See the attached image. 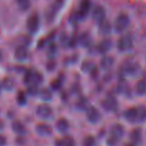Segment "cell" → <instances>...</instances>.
<instances>
[{
	"instance_id": "1",
	"label": "cell",
	"mask_w": 146,
	"mask_h": 146,
	"mask_svg": "<svg viewBox=\"0 0 146 146\" xmlns=\"http://www.w3.org/2000/svg\"><path fill=\"white\" fill-rule=\"evenodd\" d=\"M64 0H54L51 5L48 7L45 13L46 20L48 23H52L56 17L63 8Z\"/></svg>"
},
{
	"instance_id": "2",
	"label": "cell",
	"mask_w": 146,
	"mask_h": 146,
	"mask_svg": "<svg viewBox=\"0 0 146 146\" xmlns=\"http://www.w3.org/2000/svg\"><path fill=\"white\" fill-rule=\"evenodd\" d=\"M130 17L128 14L125 12H121L114 21L113 28L115 32L122 33L125 31L130 24Z\"/></svg>"
},
{
	"instance_id": "3",
	"label": "cell",
	"mask_w": 146,
	"mask_h": 146,
	"mask_svg": "<svg viewBox=\"0 0 146 146\" xmlns=\"http://www.w3.org/2000/svg\"><path fill=\"white\" fill-rule=\"evenodd\" d=\"M139 64L135 61L128 60L121 66L119 72V78L125 77V75H133L139 70Z\"/></svg>"
},
{
	"instance_id": "4",
	"label": "cell",
	"mask_w": 146,
	"mask_h": 146,
	"mask_svg": "<svg viewBox=\"0 0 146 146\" xmlns=\"http://www.w3.org/2000/svg\"><path fill=\"white\" fill-rule=\"evenodd\" d=\"M133 46V38L130 34H124L117 42V48L119 52H124L131 50Z\"/></svg>"
},
{
	"instance_id": "5",
	"label": "cell",
	"mask_w": 146,
	"mask_h": 146,
	"mask_svg": "<svg viewBox=\"0 0 146 146\" xmlns=\"http://www.w3.org/2000/svg\"><path fill=\"white\" fill-rule=\"evenodd\" d=\"M40 27V17L37 12H33L27 20V29L31 34H35Z\"/></svg>"
},
{
	"instance_id": "6",
	"label": "cell",
	"mask_w": 146,
	"mask_h": 146,
	"mask_svg": "<svg viewBox=\"0 0 146 146\" xmlns=\"http://www.w3.org/2000/svg\"><path fill=\"white\" fill-rule=\"evenodd\" d=\"M101 106L106 112H115L118 109V100L115 96L110 94L101 102Z\"/></svg>"
},
{
	"instance_id": "7",
	"label": "cell",
	"mask_w": 146,
	"mask_h": 146,
	"mask_svg": "<svg viewBox=\"0 0 146 146\" xmlns=\"http://www.w3.org/2000/svg\"><path fill=\"white\" fill-rule=\"evenodd\" d=\"M36 114L43 120H48L53 116V109L49 104L43 103L37 106L36 109Z\"/></svg>"
},
{
	"instance_id": "8",
	"label": "cell",
	"mask_w": 146,
	"mask_h": 146,
	"mask_svg": "<svg viewBox=\"0 0 146 146\" xmlns=\"http://www.w3.org/2000/svg\"><path fill=\"white\" fill-rule=\"evenodd\" d=\"M86 116L90 123L96 124L101 120V114L99 110L94 106H89L86 110Z\"/></svg>"
},
{
	"instance_id": "9",
	"label": "cell",
	"mask_w": 146,
	"mask_h": 146,
	"mask_svg": "<svg viewBox=\"0 0 146 146\" xmlns=\"http://www.w3.org/2000/svg\"><path fill=\"white\" fill-rule=\"evenodd\" d=\"M91 8V0H81L78 7V10L76 11L78 17L80 19L84 20L86 17L89 14L90 10Z\"/></svg>"
},
{
	"instance_id": "10",
	"label": "cell",
	"mask_w": 146,
	"mask_h": 146,
	"mask_svg": "<svg viewBox=\"0 0 146 146\" xmlns=\"http://www.w3.org/2000/svg\"><path fill=\"white\" fill-rule=\"evenodd\" d=\"M106 12L105 9L102 6H97L93 10L92 19L94 22L96 23L97 24H99L103 21L106 19Z\"/></svg>"
},
{
	"instance_id": "11",
	"label": "cell",
	"mask_w": 146,
	"mask_h": 146,
	"mask_svg": "<svg viewBox=\"0 0 146 146\" xmlns=\"http://www.w3.org/2000/svg\"><path fill=\"white\" fill-rule=\"evenodd\" d=\"M35 130L37 134L42 137H48L53 133L52 127L46 123H38L36 126Z\"/></svg>"
},
{
	"instance_id": "12",
	"label": "cell",
	"mask_w": 146,
	"mask_h": 146,
	"mask_svg": "<svg viewBox=\"0 0 146 146\" xmlns=\"http://www.w3.org/2000/svg\"><path fill=\"white\" fill-rule=\"evenodd\" d=\"M113 42L110 39H104L101 40L97 44L96 50L100 54H106L108 52L112 47Z\"/></svg>"
},
{
	"instance_id": "13",
	"label": "cell",
	"mask_w": 146,
	"mask_h": 146,
	"mask_svg": "<svg viewBox=\"0 0 146 146\" xmlns=\"http://www.w3.org/2000/svg\"><path fill=\"white\" fill-rule=\"evenodd\" d=\"M125 120L131 123H138V113L136 107H129L126 109L123 113Z\"/></svg>"
},
{
	"instance_id": "14",
	"label": "cell",
	"mask_w": 146,
	"mask_h": 146,
	"mask_svg": "<svg viewBox=\"0 0 146 146\" xmlns=\"http://www.w3.org/2000/svg\"><path fill=\"white\" fill-rule=\"evenodd\" d=\"M124 133H125L124 127L120 123H115L113 125L110 130V135L118 139V140L122 138L123 136L124 135Z\"/></svg>"
},
{
	"instance_id": "15",
	"label": "cell",
	"mask_w": 146,
	"mask_h": 146,
	"mask_svg": "<svg viewBox=\"0 0 146 146\" xmlns=\"http://www.w3.org/2000/svg\"><path fill=\"white\" fill-rule=\"evenodd\" d=\"M78 44L83 47H89L92 44V37L88 31H84L78 35Z\"/></svg>"
},
{
	"instance_id": "16",
	"label": "cell",
	"mask_w": 146,
	"mask_h": 146,
	"mask_svg": "<svg viewBox=\"0 0 146 146\" xmlns=\"http://www.w3.org/2000/svg\"><path fill=\"white\" fill-rule=\"evenodd\" d=\"M29 55V51L27 47L24 45H20L17 47L14 52V57L19 62H23L27 60Z\"/></svg>"
},
{
	"instance_id": "17",
	"label": "cell",
	"mask_w": 146,
	"mask_h": 146,
	"mask_svg": "<svg viewBox=\"0 0 146 146\" xmlns=\"http://www.w3.org/2000/svg\"><path fill=\"white\" fill-rule=\"evenodd\" d=\"M117 90L118 92L125 94L126 96L131 95V88H130L126 80L124 77L119 78L118 86H117Z\"/></svg>"
},
{
	"instance_id": "18",
	"label": "cell",
	"mask_w": 146,
	"mask_h": 146,
	"mask_svg": "<svg viewBox=\"0 0 146 146\" xmlns=\"http://www.w3.org/2000/svg\"><path fill=\"white\" fill-rule=\"evenodd\" d=\"M70 123L67 119L61 117L56 123V128L60 133H65L69 130Z\"/></svg>"
},
{
	"instance_id": "19",
	"label": "cell",
	"mask_w": 146,
	"mask_h": 146,
	"mask_svg": "<svg viewBox=\"0 0 146 146\" xmlns=\"http://www.w3.org/2000/svg\"><path fill=\"white\" fill-rule=\"evenodd\" d=\"M115 60L110 55H105L100 61V67L104 70H108L113 66Z\"/></svg>"
},
{
	"instance_id": "20",
	"label": "cell",
	"mask_w": 146,
	"mask_h": 146,
	"mask_svg": "<svg viewBox=\"0 0 146 146\" xmlns=\"http://www.w3.org/2000/svg\"><path fill=\"white\" fill-rule=\"evenodd\" d=\"M11 129L13 131L19 135H23L26 133L27 130H26V127L24 125L21 123L19 120H14L12 123H11Z\"/></svg>"
},
{
	"instance_id": "21",
	"label": "cell",
	"mask_w": 146,
	"mask_h": 146,
	"mask_svg": "<svg viewBox=\"0 0 146 146\" xmlns=\"http://www.w3.org/2000/svg\"><path fill=\"white\" fill-rule=\"evenodd\" d=\"M111 30H112V25L108 19H105L98 24V31L103 35L109 34Z\"/></svg>"
},
{
	"instance_id": "22",
	"label": "cell",
	"mask_w": 146,
	"mask_h": 146,
	"mask_svg": "<svg viewBox=\"0 0 146 146\" xmlns=\"http://www.w3.org/2000/svg\"><path fill=\"white\" fill-rule=\"evenodd\" d=\"M76 109H78V110H81V111H84V110H86L88 109V107H89V100L86 97H84V96H81V97H78V100L76 102Z\"/></svg>"
},
{
	"instance_id": "23",
	"label": "cell",
	"mask_w": 146,
	"mask_h": 146,
	"mask_svg": "<svg viewBox=\"0 0 146 146\" xmlns=\"http://www.w3.org/2000/svg\"><path fill=\"white\" fill-rule=\"evenodd\" d=\"M130 138H131V143L135 145H138L141 143V139H142V133L141 130L138 127L134 128L130 133Z\"/></svg>"
},
{
	"instance_id": "24",
	"label": "cell",
	"mask_w": 146,
	"mask_h": 146,
	"mask_svg": "<svg viewBox=\"0 0 146 146\" xmlns=\"http://www.w3.org/2000/svg\"><path fill=\"white\" fill-rule=\"evenodd\" d=\"M52 90L48 88H42L39 90L38 96L40 99L44 102H49L52 100L53 94Z\"/></svg>"
},
{
	"instance_id": "25",
	"label": "cell",
	"mask_w": 146,
	"mask_h": 146,
	"mask_svg": "<svg viewBox=\"0 0 146 146\" xmlns=\"http://www.w3.org/2000/svg\"><path fill=\"white\" fill-rule=\"evenodd\" d=\"M1 87L6 91H11L14 87V82L13 79L9 77H4L1 82Z\"/></svg>"
},
{
	"instance_id": "26",
	"label": "cell",
	"mask_w": 146,
	"mask_h": 146,
	"mask_svg": "<svg viewBox=\"0 0 146 146\" xmlns=\"http://www.w3.org/2000/svg\"><path fill=\"white\" fill-rule=\"evenodd\" d=\"M43 80H44V77L41 74V73L33 70L32 75H31V84H34L36 85H38V84L42 83Z\"/></svg>"
},
{
	"instance_id": "27",
	"label": "cell",
	"mask_w": 146,
	"mask_h": 146,
	"mask_svg": "<svg viewBox=\"0 0 146 146\" xmlns=\"http://www.w3.org/2000/svg\"><path fill=\"white\" fill-rule=\"evenodd\" d=\"M138 113V123H143L146 120V107L138 105L136 107Z\"/></svg>"
},
{
	"instance_id": "28",
	"label": "cell",
	"mask_w": 146,
	"mask_h": 146,
	"mask_svg": "<svg viewBox=\"0 0 146 146\" xmlns=\"http://www.w3.org/2000/svg\"><path fill=\"white\" fill-rule=\"evenodd\" d=\"M135 92L139 95H143L146 92V81L141 80L137 82L135 85Z\"/></svg>"
},
{
	"instance_id": "29",
	"label": "cell",
	"mask_w": 146,
	"mask_h": 146,
	"mask_svg": "<svg viewBox=\"0 0 146 146\" xmlns=\"http://www.w3.org/2000/svg\"><path fill=\"white\" fill-rule=\"evenodd\" d=\"M63 80L64 79L62 77H58L53 80L50 84L51 90L52 91H58L61 90L63 85Z\"/></svg>"
},
{
	"instance_id": "30",
	"label": "cell",
	"mask_w": 146,
	"mask_h": 146,
	"mask_svg": "<svg viewBox=\"0 0 146 146\" xmlns=\"http://www.w3.org/2000/svg\"><path fill=\"white\" fill-rule=\"evenodd\" d=\"M57 53V45L54 42H51L47 49V55L49 59H54Z\"/></svg>"
},
{
	"instance_id": "31",
	"label": "cell",
	"mask_w": 146,
	"mask_h": 146,
	"mask_svg": "<svg viewBox=\"0 0 146 146\" xmlns=\"http://www.w3.org/2000/svg\"><path fill=\"white\" fill-rule=\"evenodd\" d=\"M39 90L38 85H36L34 84H28L27 89V94L30 97H35V96L38 95Z\"/></svg>"
},
{
	"instance_id": "32",
	"label": "cell",
	"mask_w": 146,
	"mask_h": 146,
	"mask_svg": "<svg viewBox=\"0 0 146 146\" xmlns=\"http://www.w3.org/2000/svg\"><path fill=\"white\" fill-rule=\"evenodd\" d=\"M17 102L20 106H24L27 102V94L23 90H19L17 94Z\"/></svg>"
},
{
	"instance_id": "33",
	"label": "cell",
	"mask_w": 146,
	"mask_h": 146,
	"mask_svg": "<svg viewBox=\"0 0 146 146\" xmlns=\"http://www.w3.org/2000/svg\"><path fill=\"white\" fill-rule=\"evenodd\" d=\"M17 2L19 9L21 11H27L31 6L30 0H17Z\"/></svg>"
},
{
	"instance_id": "34",
	"label": "cell",
	"mask_w": 146,
	"mask_h": 146,
	"mask_svg": "<svg viewBox=\"0 0 146 146\" xmlns=\"http://www.w3.org/2000/svg\"><path fill=\"white\" fill-rule=\"evenodd\" d=\"M96 139L93 135H87L82 141V146H95Z\"/></svg>"
},
{
	"instance_id": "35",
	"label": "cell",
	"mask_w": 146,
	"mask_h": 146,
	"mask_svg": "<svg viewBox=\"0 0 146 146\" xmlns=\"http://www.w3.org/2000/svg\"><path fill=\"white\" fill-rule=\"evenodd\" d=\"M81 21V19H80V17H78L76 11L71 13V14H70L69 18H68V21H69V23L71 24V25L73 26L77 25V24H78Z\"/></svg>"
},
{
	"instance_id": "36",
	"label": "cell",
	"mask_w": 146,
	"mask_h": 146,
	"mask_svg": "<svg viewBox=\"0 0 146 146\" xmlns=\"http://www.w3.org/2000/svg\"><path fill=\"white\" fill-rule=\"evenodd\" d=\"M62 140V146H76V142L71 136H65Z\"/></svg>"
},
{
	"instance_id": "37",
	"label": "cell",
	"mask_w": 146,
	"mask_h": 146,
	"mask_svg": "<svg viewBox=\"0 0 146 146\" xmlns=\"http://www.w3.org/2000/svg\"><path fill=\"white\" fill-rule=\"evenodd\" d=\"M68 40H69V37L67 35L66 33L61 32L59 36V42L61 45L64 47H68Z\"/></svg>"
},
{
	"instance_id": "38",
	"label": "cell",
	"mask_w": 146,
	"mask_h": 146,
	"mask_svg": "<svg viewBox=\"0 0 146 146\" xmlns=\"http://www.w3.org/2000/svg\"><path fill=\"white\" fill-rule=\"evenodd\" d=\"M94 64L88 60H85L81 64V70L84 72H89L90 70L94 67Z\"/></svg>"
},
{
	"instance_id": "39",
	"label": "cell",
	"mask_w": 146,
	"mask_h": 146,
	"mask_svg": "<svg viewBox=\"0 0 146 146\" xmlns=\"http://www.w3.org/2000/svg\"><path fill=\"white\" fill-rule=\"evenodd\" d=\"M78 44V36L72 35L69 37L68 40V47L69 48H75Z\"/></svg>"
},
{
	"instance_id": "40",
	"label": "cell",
	"mask_w": 146,
	"mask_h": 146,
	"mask_svg": "<svg viewBox=\"0 0 146 146\" xmlns=\"http://www.w3.org/2000/svg\"><path fill=\"white\" fill-rule=\"evenodd\" d=\"M56 65L57 63L54 59H49V60L46 64V70L48 71L52 72L55 70L56 67Z\"/></svg>"
},
{
	"instance_id": "41",
	"label": "cell",
	"mask_w": 146,
	"mask_h": 146,
	"mask_svg": "<svg viewBox=\"0 0 146 146\" xmlns=\"http://www.w3.org/2000/svg\"><path fill=\"white\" fill-rule=\"evenodd\" d=\"M90 77H91V79L93 80H96V79L98 78V75H99V70L97 67V66H96L95 64L94 65V67L91 68V70H90L89 72Z\"/></svg>"
},
{
	"instance_id": "42",
	"label": "cell",
	"mask_w": 146,
	"mask_h": 146,
	"mask_svg": "<svg viewBox=\"0 0 146 146\" xmlns=\"http://www.w3.org/2000/svg\"><path fill=\"white\" fill-rule=\"evenodd\" d=\"M32 72H33V70L30 69V70H27V71L25 72V73H24V83H25V84H31Z\"/></svg>"
},
{
	"instance_id": "43",
	"label": "cell",
	"mask_w": 146,
	"mask_h": 146,
	"mask_svg": "<svg viewBox=\"0 0 146 146\" xmlns=\"http://www.w3.org/2000/svg\"><path fill=\"white\" fill-rule=\"evenodd\" d=\"M71 92L72 94H76V95H79L81 92V85L78 83H74L72 84L71 87Z\"/></svg>"
},
{
	"instance_id": "44",
	"label": "cell",
	"mask_w": 146,
	"mask_h": 146,
	"mask_svg": "<svg viewBox=\"0 0 146 146\" xmlns=\"http://www.w3.org/2000/svg\"><path fill=\"white\" fill-rule=\"evenodd\" d=\"M119 140L115 137H112L111 135L108 136L106 139V145L107 146H116Z\"/></svg>"
},
{
	"instance_id": "45",
	"label": "cell",
	"mask_w": 146,
	"mask_h": 146,
	"mask_svg": "<svg viewBox=\"0 0 146 146\" xmlns=\"http://www.w3.org/2000/svg\"><path fill=\"white\" fill-rule=\"evenodd\" d=\"M77 61H78V55L74 54L70 58H67L66 62H67L68 64H73V63H76Z\"/></svg>"
},
{
	"instance_id": "46",
	"label": "cell",
	"mask_w": 146,
	"mask_h": 146,
	"mask_svg": "<svg viewBox=\"0 0 146 146\" xmlns=\"http://www.w3.org/2000/svg\"><path fill=\"white\" fill-rule=\"evenodd\" d=\"M25 142V139H24V137H22V135H19V137H18L16 139V143L18 145H24Z\"/></svg>"
},
{
	"instance_id": "47",
	"label": "cell",
	"mask_w": 146,
	"mask_h": 146,
	"mask_svg": "<svg viewBox=\"0 0 146 146\" xmlns=\"http://www.w3.org/2000/svg\"><path fill=\"white\" fill-rule=\"evenodd\" d=\"M7 140L5 136L0 135V146H5L7 145Z\"/></svg>"
},
{
	"instance_id": "48",
	"label": "cell",
	"mask_w": 146,
	"mask_h": 146,
	"mask_svg": "<svg viewBox=\"0 0 146 146\" xmlns=\"http://www.w3.org/2000/svg\"><path fill=\"white\" fill-rule=\"evenodd\" d=\"M61 98L62 99V100L64 101H66L68 100V94H67L66 92L62 91L61 93Z\"/></svg>"
},
{
	"instance_id": "49",
	"label": "cell",
	"mask_w": 146,
	"mask_h": 146,
	"mask_svg": "<svg viewBox=\"0 0 146 146\" xmlns=\"http://www.w3.org/2000/svg\"><path fill=\"white\" fill-rule=\"evenodd\" d=\"M4 123H3V121L1 120H0V131L1 130H2L3 129H4Z\"/></svg>"
},
{
	"instance_id": "50",
	"label": "cell",
	"mask_w": 146,
	"mask_h": 146,
	"mask_svg": "<svg viewBox=\"0 0 146 146\" xmlns=\"http://www.w3.org/2000/svg\"><path fill=\"white\" fill-rule=\"evenodd\" d=\"M124 146H136V145H135V144H133V143H126V144Z\"/></svg>"
},
{
	"instance_id": "51",
	"label": "cell",
	"mask_w": 146,
	"mask_h": 146,
	"mask_svg": "<svg viewBox=\"0 0 146 146\" xmlns=\"http://www.w3.org/2000/svg\"><path fill=\"white\" fill-rule=\"evenodd\" d=\"M1 58H2V53H1V50H0V61L1 60Z\"/></svg>"
},
{
	"instance_id": "52",
	"label": "cell",
	"mask_w": 146,
	"mask_h": 146,
	"mask_svg": "<svg viewBox=\"0 0 146 146\" xmlns=\"http://www.w3.org/2000/svg\"><path fill=\"white\" fill-rule=\"evenodd\" d=\"M0 93H1V86H0Z\"/></svg>"
}]
</instances>
